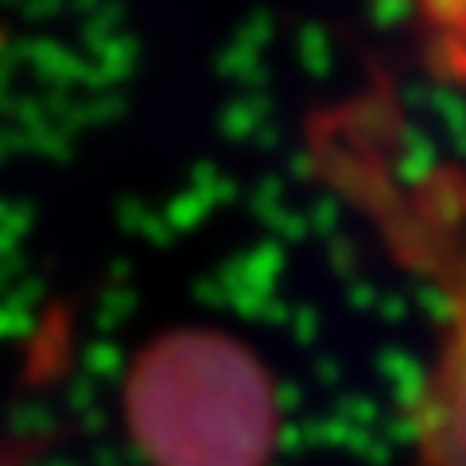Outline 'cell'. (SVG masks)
<instances>
[{
  "mask_svg": "<svg viewBox=\"0 0 466 466\" xmlns=\"http://www.w3.org/2000/svg\"><path fill=\"white\" fill-rule=\"evenodd\" d=\"M125 424L148 466H268L280 400L241 342L175 330L128 370Z\"/></svg>",
  "mask_w": 466,
  "mask_h": 466,
  "instance_id": "cell-1",
  "label": "cell"
},
{
  "mask_svg": "<svg viewBox=\"0 0 466 466\" xmlns=\"http://www.w3.org/2000/svg\"><path fill=\"white\" fill-rule=\"evenodd\" d=\"M416 462L466 466V280L455 288L435 366L420 392Z\"/></svg>",
  "mask_w": 466,
  "mask_h": 466,
  "instance_id": "cell-2",
  "label": "cell"
}]
</instances>
